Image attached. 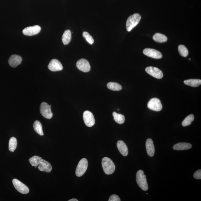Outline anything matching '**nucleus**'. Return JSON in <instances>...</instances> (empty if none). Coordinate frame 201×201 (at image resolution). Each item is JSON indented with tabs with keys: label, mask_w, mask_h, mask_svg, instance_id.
<instances>
[{
	"label": "nucleus",
	"mask_w": 201,
	"mask_h": 201,
	"mask_svg": "<svg viewBox=\"0 0 201 201\" xmlns=\"http://www.w3.org/2000/svg\"><path fill=\"white\" fill-rule=\"evenodd\" d=\"M104 171L107 175L112 174L115 170V165L112 160L107 157H104L102 161Z\"/></svg>",
	"instance_id": "f257e3e1"
},
{
	"label": "nucleus",
	"mask_w": 201,
	"mask_h": 201,
	"mask_svg": "<svg viewBox=\"0 0 201 201\" xmlns=\"http://www.w3.org/2000/svg\"><path fill=\"white\" fill-rule=\"evenodd\" d=\"M141 16L138 13H134L128 18L127 19L126 27L127 31H131L139 22Z\"/></svg>",
	"instance_id": "f03ea898"
},
{
	"label": "nucleus",
	"mask_w": 201,
	"mask_h": 201,
	"mask_svg": "<svg viewBox=\"0 0 201 201\" xmlns=\"http://www.w3.org/2000/svg\"><path fill=\"white\" fill-rule=\"evenodd\" d=\"M136 180L139 187L144 191H147L148 189L146 175L144 174V172L142 170H139L136 174Z\"/></svg>",
	"instance_id": "7ed1b4c3"
},
{
	"label": "nucleus",
	"mask_w": 201,
	"mask_h": 201,
	"mask_svg": "<svg viewBox=\"0 0 201 201\" xmlns=\"http://www.w3.org/2000/svg\"><path fill=\"white\" fill-rule=\"evenodd\" d=\"M88 162L86 158H83L79 162L76 170V175L77 177L82 176L87 171Z\"/></svg>",
	"instance_id": "20e7f679"
},
{
	"label": "nucleus",
	"mask_w": 201,
	"mask_h": 201,
	"mask_svg": "<svg viewBox=\"0 0 201 201\" xmlns=\"http://www.w3.org/2000/svg\"><path fill=\"white\" fill-rule=\"evenodd\" d=\"M40 112L42 116L45 118L50 119L53 117V114L51 111V107L46 102H43L41 104Z\"/></svg>",
	"instance_id": "39448f33"
},
{
	"label": "nucleus",
	"mask_w": 201,
	"mask_h": 201,
	"mask_svg": "<svg viewBox=\"0 0 201 201\" xmlns=\"http://www.w3.org/2000/svg\"><path fill=\"white\" fill-rule=\"evenodd\" d=\"M13 183L15 188L19 192L22 194H27L29 192V189L28 187L19 180L13 179Z\"/></svg>",
	"instance_id": "423d86ee"
},
{
	"label": "nucleus",
	"mask_w": 201,
	"mask_h": 201,
	"mask_svg": "<svg viewBox=\"0 0 201 201\" xmlns=\"http://www.w3.org/2000/svg\"><path fill=\"white\" fill-rule=\"evenodd\" d=\"M148 107L150 109L156 111H160L162 108L161 101L157 98L151 99L148 102Z\"/></svg>",
	"instance_id": "0eeeda50"
},
{
	"label": "nucleus",
	"mask_w": 201,
	"mask_h": 201,
	"mask_svg": "<svg viewBox=\"0 0 201 201\" xmlns=\"http://www.w3.org/2000/svg\"><path fill=\"white\" fill-rule=\"evenodd\" d=\"M85 123L88 127H91L95 125V120L93 113L89 111H86L83 114Z\"/></svg>",
	"instance_id": "6e6552de"
},
{
	"label": "nucleus",
	"mask_w": 201,
	"mask_h": 201,
	"mask_svg": "<svg viewBox=\"0 0 201 201\" xmlns=\"http://www.w3.org/2000/svg\"><path fill=\"white\" fill-rule=\"evenodd\" d=\"M76 65L77 67L83 72H89L90 70V63L85 59H82L78 60L77 62Z\"/></svg>",
	"instance_id": "1a4fd4ad"
},
{
	"label": "nucleus",
	"mask_w": 201,
	"mask_h": 201,
	"mask_svg": "<svg viewBox=\"0 0 201 201\" xmlns=\"http://www.w3.org/2000/svg\"><path fill=\"white\" fill-rule=\"evenodd\" d=\"M145 70L149 74L158 79L162 78L163 77V72L158 68L149 66L146 68Z\"/></svg>",
	"instance_id": "9d476101"
},
{
	"label": "nucleus",
	"mask_w": 201,
	"mask_h": 201,
	"mask_svg": "<svg viewBox=\"0 0 201 201\" xmlns=\"http://www.w3.org/2000/svg\"><path fill=\"white\" fill-rule=\"evenodd\" d=\"M41 30V28L40 26L36 25L25 28L22 31V32L25 35L31 36L39 34Z\"/></svg>",
	"instance_id": "9b49d317"
},
{
	"label": "nucleus",
	"mask_w": 201,
	"mask_h": 201,
	"mask_svg": "<svg viewBox=\"0 0 201 201\" xmlns=\"http://www.w3.org/2000/svg\"><path fill=\"white\" fill-rule=\"evenodd\" d=\"M143 54L152 58L160 59L162 58V55L160 51L156 50L147 48L143 51Z\"/></svg>",
	"instance_id": "f8f14e48"
},
{
	"label": "nucleus",
	"mask_w": 201,
	"mask_h": 201,
	"mask_svg": "<svg viewBox=\"0 0 201 201\" xmlns=\"http://www.w3.org/2000/svg\"><path fill=\"white\" fill-rule=\"evenodd\" d=\"M48 68L53 72H56L63 70V67L62 63L58 60L53 59L48 65Z\"/></svg>",
	"instance_id": "ddd939ff"
},
{
	"label": "nucleus",
	"mask_w": 201,
	"mask_h": 201,
	"mask_svg": "<svg viewBox=\"0 0 201 201\" xmlns=\"http://www.w3.org/2000/svg\"><path fill=\"white\" fill-rule=\"evenodd\" d=\"M22 57L19 55L14 54L10 56L9 59V64L13 67H16L20 65L22 61Z\"/></svg>",
	"instance_id": "4468645a"
},
{
	"label": "nucleus",
	"mask_w": 201,
	"mask_h": 201,
	"mask_svg": "<svg viewBox=\"0 0 201 201\" xmlns=\"http://www.w3.org/2000/svg\"><path fill=\"white\" fill-rule=\"evenodd\" d=\"M39 170L40 171L46 172L47 173H50L52 170V167L51 165L47 161L43 159L41 161L40 164L38 167Z\"/></svg>",
	"instance_id": "2eb2a0df"
},
{
	"label": "nucleus",
	"mask_w": 201,
	"mask_h": 201,
	"mask_svg": "<svg viewBox=\"0 0 201 201\" xmlns=\"http://www.w3.org/2000/svg\"><path fill=\"white\" fill-rule=\"evenodd\" d=\"M146 147L148 155L152 157L155 154V147L153 142L151 139H148L146 142Z\"/></svg>",
	"instance_id": "dca6fc26"
},
{
	"label": "nucleus",
	"mask_w": 201,
	"mask_h": 201,
	"mask_svg": "<svg viewBox=\"0 0 201 201\" xmlns=\"http://www.w3.org/2000/svg\"><path fill=\"white\" fill-rule=\"evenodd\" d=\"M117 147L122 155L124 156H127L128 155V148L124 142L122 140H119L117 143Z\"/></svg>",
	"instance_id": "f3484780"
},
{
	"label": "nucleus",
	"mask_w": 201,
	"mask_h": 201,
	"mask_svg": "<svg viewBox=\"0 0 201 201\" xmlns=\"http://www.w3.org/2000/svg\"><path fill=\"white\" fill-rule=\"evenodd\" d=\"M192 145L188 143H178L173 146L174 150L178 151L185 150L191 148Z\"/></svg>",
	"instance_id": "a211bd4d"
},
{
	"label": "nucleus",
	"mask_w": 201,
	"mask_h": 201,
	"mask_svg": "<svg viewBox=\"0 0 201 201\" xmlns=\"http://www.w3.org/2000/svg\"><path fill=\"white\" fill-rule=\"evenodd\" d=\"M71 38L72 33L70 30H66L63 33L62 37V40L63 44L64 45L69 44L71 40Z\"/></svg>",
	"instance_id": "6ab92c4d"
},
{
	"label": "nucleus",
	"mask_w": 201,
	"mask_h": 201,
	"mask_svg": "<svg viewBox=\"0 0 201 201\" xmlns=\"http://www.w3.org/2000/svg\"><path fill=\"white\" fill-rule=\"evenodd\" d=\"M153 39L155 41L160 43L165 42L167 41L168 39L167 36L159 33H157L154 34Z\"/></svg>",
	"instance_id": "aec40b11"
},
{
	"label": "nucleus",
	"mask_w": 201,
	"mask_h": 201,
	"mask_svg": "<svg viewBox=\"0 0 201 201\" xmlns=\"http://www.w3.org/2000/svg\"><path fill=\"white\" fill-rule=\"evenodd\" d=\"M184 84L192 87H197L201 85V80L199 79H190L184 81Z\"/></svg>",
	"instance_id": "412c9836"
},
{
	"label": "nucleus",
	"mask_w": 201,
	"mask_h": 201,
	"mask_svg": "<svg viewBox=\"0 0 201 201\" xmlns=\"http://www.w3.org/2000/svg\"><path fill=\"white\" fill-rule=\"evenodd\" d=\"M33 128L35 131L39 135L41 136L44 135L43 127H42L41 123L39 121L36 120L34 122L33 124Z\"/></svg>",
	"instance_id": "4be33fe9"
},
{
	"label": "nucleus",
	"mask_w": 201,
	"mask_h": 201,
	"mask_svg": "<svg viewBox=\"0 0 201 201\" xmlns=\"http://www.w3.org/2000/svg\"><path fill=\"white\" fill-rule=\"evenodd\" d=\"M17 139L15 137L10 138L9 142V149L10 152H13L17 147Z\"/></svg>",
	"instance_id": "5701e85b"
},
{
	"label": "nucleus",
	"mask_w": 201,
	"mask_h": 201,
	"mask_svg": "<svg viewBox=\"0 0 201 201\" xmlns=\"http://www.w3.org/2000/svg\"><path fill=\"white\" fill-rule=\"evenodd\" d=\"M42 159V157L37 156H34L30 158L29 159V161L32 166L33 167H37L40 164L41 161Z\"/></svg>",
	"instance_id": "b1692460"
},
{
	"label": "nucleus",
	"mask_w": 201,
	"mask_h": 201,
	"mask_svg": "<svg viewBox=\"0 0 201 201\" xmlns=\"http://www.w3.org/2000/svg\"><path fill=\"white\" fill-rule=\"evenodd\" d=\"M113 115L114 117V120L117 123L119 124H122L124 123L125 118L123 115L118 114L116 112H114L113 113Z\"/></svg>",
	"instance_id": "393cba45"
},
{
	"label": "nucleus",
	"mask_w": 201,
	"mask_h": 201,
	"mask_svg": "<svg viewBox=\"0 0 201 201\" xmlns=\"http://www.w3.org/2000/svg\"><path fill=\"white\" fill-rule=\"evenodd\" d=\"M107 87L110 90L114 91H119L122 90V86L118 83L113 82H110L107 84Z\"/></svg>",
	"instance_id": "a878e982"
},
{
	"label": "nucleus",
	"mask_w": 201,
	"mask_h": 201,
	"mask_svg": "<svg viewBox=\"0 0 201 201\" xmlns=\"http://www.w3.org/2000/svg\"><path fill=\"white\" fill-rule=\"evenodd\" d=\"M194 116L193 114H190L185 118L182 123V126L186 127L189 126L191 124L192 122L194 121Z\"/></svg>",
	"instance_id": "bb28decb"
},
{
	"label": "nucleus",
	"mask_w": 201,
	"mask_h": 201,
	"mask_svg": "<svg viewBox=\"0 0 201 201\" xmlns=\"http://www.w3.org/2000/svg\"><path fill=\"white\" fill-rule=\"evenodd\" d=\"M178 51L182 56L186 57L188 54V49L184 45H180L178 46Z\"/></svg>",
	"instance_id": "cd10ccee"
},
{
	"label": "nucleus",
	"mask_w": 201,
	"mask_h": 201,
	"mask_svg": "<svg viewBox=\"0 0 201 201\" xmlns=\"http://www.w3.org/2000/svg\"><path fill=\"white\" fill-rule=\"evenodd\" d=\"M83 36L85 39L87 41L90 45L93 44L94 43V39L86 31L84 32L83 33Z\"/></svg>",
	"instance_id": "c85d7f7f"
},
{
	"label": "nucleus",
	"mask_w": 201,
	"mask_h": 201,
	"mask_svg": "<svg viewBox=\"0 0 201 201\" xmlns=\"http://www.w3.org/2000/svg\"><path fill=\"white\" fill-rule=\"evenodd\" d=\"M120 199L118 196L113 194L110 196L108 201H120Z\"/></svg>",
	"instance_id": "c756f323"
},
{
	"label": "nucleus",
	"mask_w": 201,
	"mask_h": 201,
	"mask_svg": "<svg viewBox=\"0 0 201 201\" xmlns=\"http://www.w3.org/2000/svg\"><path fill=\"white\" fill-rule=\"evenodd\" d=\"M193 177L196 179H201V170H199L195 172Z\"/></svg>",
	"instance_id": "7c9ffc66"
},
{
	"label": "nucleus",
	"mask_w": 201,
	"mask_h": 201,
	"mask_svg": "<svg viewBox=\"0 0 201 201\" xmlns=\"http://www.w3.org/2000/svg\"><path fill=\"white\" fill-rule=\"evenodd\" d=\"M68 201H78V200H77V199H70V200H69Z\"/></svg>",
	"instance_id": "2f4dec72"
},
{
	"label": "nucleus",
	"mask_w": 201,
	"mask_h": 201,
	"mask_svg": "<svg viewBox=\"0 0 201 201\" xmlns=\"http://www.w3.org/2000/svg\"><path fill=\"white\" fill-rule=\"evenodd\" d=\"M189 60H191V59H189Z\"/></svg>",
	"instance_id": "473e14b6"
}]
</instances>
